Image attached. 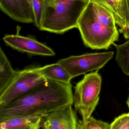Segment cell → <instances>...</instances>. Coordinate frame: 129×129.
Masks as SVG:
<instances>
[{
    "mask_svg": "<svg viewBox=\"0 0 129 129\" xmlns=\"http://www.w3.org/2000/svg\"><path fill=\"white\" fill-rule=\"evenodd\" d=\"M113 51L86 53L61 59L57 63L69 74L72 79L88 72L102 68L112 59Z\"/></svg>",
    "mask_w": 129,
    "mask_h": 129,
    "instance_id": "obj_6",
    "label": "cell"
},
{
    "mask_svg": "<svg viewBox=\"0 0 129 129\" xmlns=\"http://www.w3.org/2000/svg\"><path fill=\"white\" fill-rule=\"evenodd\" d=\"M90 0H55L46 2V8L39 29L62 34L77 28L78 22Z\"/></svg>",
    "mask_w": 129,
    "mask_h": 129,
    "instance_id": "obj_2",
    "label": "cell"
},
{
    "mask_svg": "<svg viewBox=\"0 0 129 129\" xmlns=\"http://www.w3.org/2000/svg\"><path fill=\"white\" fill-rule=\"evenodd\" d=\"M111 124V129H129V113L117 117Z\"/></svg>",
    "mask_w": 129,
    "mask_h": 129,
    "instance_id": "obj_19",
    "label": "cell"
},
{
    "mask_svg": "<svg viewBox=\"0 0 129 129\" xmlns=\"http://www.w3.org/2000/svg\"><path fill=\"white\" fill-rule=\"evenodd\" d=\"M126 104H127V105H128V108L129 109V94L128 97V99H127V101H126Z\"/></svg>",
    "mask_w": 129,
    "mask_h": 129,
    "instance_id": "obj_20",
    "label": "cell"
},
{
    "mask_svg": "<svg viewBox=\"0 0 129 129\" xmlns=\"http://www.w3.org/2000/svg\"><path fill=\"white\" fill-rule=\"evenodd\" d=\"M77 28L84 45L93 50H108L119 39L117 29L100 21L94 14L90 2L79 20Z\"/></svg>",
    "mask_w": 129,
    "mask_h": 129,
    "instance_id": "obj_3",
    "label": "cell"
},
{
    "mask_svg": "<svg viewBox=\"0 0 129 129\" xmlns=\"http://www.w3.org/2000/svg\"><path fill=\"white\" fill-rule=\"evenodd\" d=\"M94 14L100 21L111 28L117 29L113 14L107 9L98 5L90 2Z\"/></svg>",
    "mask_w": 129,
    "mask_h": 129,
    "instance_id": "obj_14",
    "label": "cell"
},
{
    "mask_svg": "<svg viewBox=\"0 0 129 129\" xmlns=\"http://www.w3.org/2000/svg\"><path fill=\"white\" fill-rule=\"evenodd\" d=\"M72 88L71 83L66 84L48 80L7 106L0 108V119L22 115H45L72 105Z\"/></svg>",
    "mask_w": 129,
    "mask_h": 129,
    "instance_id": "obj_1",
    "label": "cell"
},
{
    "mask_svg": "<svg viewBox=\"0 0 129 129\" xmlns=\"http://www.w3.org/2000/svg\"><path fill=\"white\" fill-rule=\"evenodd\" d=\"M75 111L72 105L50 112L43 116L42 129H77Z\"/></svg>",
    "mask_w": 129,
    "mask_h": 129,
    "instance_id": "obj_8",
    "label": "cell"
},
{
    "mask_svg": "<svg viewBox=\"0 0 129 129\" xmlns=\"http://www.w3.org/2000/svg\"><path fill=\"white\" fill-rule=\"evenodd\" d=\"M113 45L116 48L117 64L125 74L129 76V39L122 44Z\"/></svg>",
    "mask_w": 129,
    "mask_h": 129,
    "instance_id": "obj_13",
    "label": "cell"
},
{
    "mask_svg": "<svg viewBox=\"0 0 129 129\" xmlns=\"http://www.w3.org/2000/svg\"><path fill=\"white\" fill-rule=\"evenodd\" d=\"M44 116L35 114L0 119V129H40Z\"/></svg>",
    "mask_w": 129,
    "mask_h": 129,
    "instance_id": "obj_10",
    "label": "cell"
},
{
    "mask_svg": "<svg viewBox=\"0 0 129 129\" xmlns=\"http://www.w3.org/2000/svg\"><path fill=\"white\" fill-rule=\"evenodd\" d=\"M29 2V3H30V4L31 5V3H32V0H27Z\"/></svg>",
    "mask_w": 129,
    "mask_h": 129,
    "instance_id": "obj_21",
    "label": "cell"
},
{
    "mask_svg": "<svg viewBox=\"0 0 129 129\" xmlns=\"http://www.w3.org/2000/svg\"><path fill=\"white\" fill-rule=\"evenodd\" d=\"M39 71L42 76L46 79L66 84L71 83V76L66 69L57 62L40 67Z\"/></svg>",
    "mask_w": 129,
    "mask_h": 129,
    "instance_id": "obj_11",
    "label": "cell"
},
{
    "mask_svg": "<svg viewBox=\"0 0 129 129\" xmlns=\"http://www.w3.org/2000/svg\"><path fill=\"white\" fill-rule=\"evenodd\" d=\"M16 71L13 69L2 48H0V93L8 86Z\"/></svg>",
    "mask_w": 129,
    "mask_h": 129,
    "instance_id": "obj_12",
    "label": "cell"
},
{
    "mask_svg": "<svg viewBox=\"0 0 129 129\" xmlns=\"http://www.w3.org/2000/svg\"><path fill=\"white\" fill-rule=\"evenodd\" d=\"M0 8L17 22L26 23L35 22L32 7L27 0H0Z\"/></svg>",
    "mask_w": 129,
    "mask_h": 129,
    "instance_id": "obj_9",
    "label": "cell"
},
{
    "mask_svg": "<svg viewBox=\"0 0 129 129\" xmlns=\"http://www.w3.org/2000/svg\"><path fill=\"white\" fill-rule=\"evenodd\" d=\"M3 40L7 45L12 48L30 55L52 56L55 54L50 48L30 37L19 35H6Z\"/></svg>",
    "mask_w": 129,
    "mask_h": 129,
    "instance_id": "obj_7",
    "label": "cell"
},
{
    "mask_svg": "<svg viewBox=\"0 0 129 129\" xmlns=\"http://www.w3.org/2000/svg\"><path fill=\"white\" fill-rule=\"evenodd\" d=\"M39 68L32 67L16 71L10 83L0 93V108L6 107L47 81L40 73Z\"/></svg>",
    "mask_w": 129,
    "mask_h": 129,
    "instance_id": "obj_5",
    "label": "cell"
},
{
    "mask_svg": "<svg viewBox=\"0 0 129 129\" xmlns=\"http://www.w3.org/2000/svg\"><path fill=\"white\" fill-rule=\"evenodd\" d=\"M77 129H111V124L91 116L78 120Z\"/></svg>",
    "mask_w": 129,
    "mask_h": 129,
    "instance_id": "obj_17",
    "label": "cell"
},
{
    "mask_svg": "<svg viewBox=\"0 0 129 129\" xmlns=\"http://www.w3.org/2000/svg\"><path fill=\"white\" fill-rule=\"evenodd\" d=\"M120 0H90V2L98 5L109 11L113 15L117 24L120 28L122 25L121 19L119 12Z\"/></svg>",
    "mask_w": 129,
    "mask_h": 129,
    "instance_id": "obj_16",
    "label": "cell"
},
{
    "mask_svg": "<svg viewBox=\"0 0 129 129\" xmlns=\"http://www.w3.org/2000/svg\"><path fill=\"white\" fill-rule=\"evenodd\" d=\"M48 1L49 2H54V1H55V0H48Z\"/></svg>",
    "mask_w": 129,
    "mask_h": 129,
    "instance_id": "obj_22",
    "label": "cell"
},
{
    "mask_svg": "<svg viewBox=\"0 0 129 129\" xmlns=\"http://www.w3.org/2000/svg\"><path fill=\"white\" fill-rule=\"evenodd\" d=\"M47 0H32V5L35 17V25L40 27L46 8Z\"/></svg>",
    "mask_w": 129,
    "mask_h": 129,
    "instance_id": "obj_18",
    "label": "cell"
},
{
    "mask_svg": "<svg viewBox=\"0 0 129 129\" xmlns=\"http://www.w3.org/2000/svg\"><path fill=\"white\" fill-rule=\"evenodd\" d=\"M98 70L85 74L74 87L73 105L83 119L91 116L99 102L102 78Z\"/></svg>",
    "mask_w": 129,
    "mask_h": 129,
    "instance_id": "obj_4",
    "label": "cell"
},
{
    "mask_svg": "<svg viewBox=\"0 0 129 129\" xmlns=\"http://www.w3.org/2000/svg\"><path fill=\"white\" fill-rule=\"evenodd\" d=\"M119 12L122 21L119 31L125 38L129 39V0H120Z\"/></svg>",
    "mask_w": 129,
    "mask_h": 129,
    "instance_id": "obj_15",
    "label": "cell"
}]
</instances>
